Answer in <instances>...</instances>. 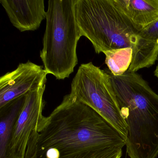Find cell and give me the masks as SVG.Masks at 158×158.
<instances>
[{
	"instance_id": "obj_12",
	"label": "cell",
	"mask_w": 158,
	"mask_h": 158,
	"mask_svg": "<svg viewBox=\"0 0 158 158\" xmlns=\"http://www.w3.org/2000/svg\"><path fill=\"white\" fill-rule=\"evenodd\" d=\"M103 53L106 57L105 64L112 75L119 76L128 71L133 58L132 48L115 49Z\"/></svg>"
},
{
	"instance_id": "obj_11",
	"label": "cell",
	"mask_w": 158,
	"mask_h": 158,
	"mask_svg": "<svg viewBox=\"0 0 158 158\" xmlns=\"http://www.w3.org/2000/svg\"><path fill=\"white\" fill-rule=\"evenodd\" d=\"M26 95L0 108V158H10V147L13 131Z\"/></svg>"
},
{
	"instance_id": "obj_1",
	"label": "cell",
	"mask_w": 158,
	"mask_h": 158,
	"mask_svg": "<svg viewBox=\"0 0 158 158\" xmlns=\"http://www.w3.org/2000/svg\"><path fill=\"white\" fill-rule=\"evenodd\" d=\"M126 138L86 104L66 95L34 130L25 158H69L102 147L126 146Z\"/></svg>"
},
{
	"instance_id": "obj_3",
	"label": "cell",
	"mask_w": 158,
	"mask_h": 158,
	"mask_svg": "<svg viewBox=\"0 0 158 158\" xmlns=\"http://www.w3.org/2000/svg\"><path fill=\"white\" fill-rule=\"evenodd\" d=\"M75 12L82 36L91 42L96 53L127 48L135 51L140 31L113 0H76Z\"/></svg>"
},
{
	"instance_id": "obj_14",
	"label": "cell",
	"mask_w": 158,
	"mask_h": 158,
	"mask_svg": "<svg viewBox=\"0 0 158 158\" xmlns=\"http://www.w3.org/2000/svg\"><path fill=\"white\" fill-rule=\"evenodd\" d=\"M154 75L158 79V64H157V66H156L155 71H154Z\"/></svg>"
},
{
	"instance_id": "obj_7",
	"label": "cell",
	"mask_w": 158,
	"mask_h": 158,
	"mask_svg": "<svg viewBox=\"0 0 158 158\" xmlns=\"http://www.w3.org/2000/svg\"><path fill=\"white\" fill-rule=\"evenodd\" d=\"M48 75L43 66L30 61L0 78V108L46 84Z\"/></svg>"
},
{
	"instance_id": "obj_9",
	"label": "cell",
	"mask_w": 158,
	"mask_h": 158,
	"mask_svg": "<svg viewBox=\"0 0 158 158\" xmlns=\"http://www.w3.org/2000/svg\"><path fill=\"white\" fill-rule=\"evenodd\" d=\"M139 31L158 19V0H113Z\"/></svg>"
},
{
	"instance_id": "obj_6",
	"label": "cell",
	"mask_w": 158,
	"mask_h": 158,
	"mask_svg": "<svg viewBox=\"0 0 158 158\" xmlns=\"http://www.w3.org/2000/svg\"><path fill=\"white\" fill-rule=\"evenodd\" d=\"M46 84L26 95L15 124L10 147V158H25L28 141L34 130L45 119L43 94Z\"/></svg>"
},
{
	"instance_id": "obj_13",
	"label": "cell",
	"mask_w": 158,
	"mask_h": 158,
	"mask_svg": "<svg viewBox=\"0 0 158 158\" xmlns=\"http://www.w3.org/2000/svg\"><path fill=\"white\" fill-rule=\"evenodd\" d=\"M122 153V148L110 146L88 150L69 158H121Z\"/></svg>"
},
{
	"instance_id": "obj_2",
	"label": "cell",
	"mask_w": 158,
	"mask_h": 158,
	"mask_svg": "<svg viewBox=\"0 0 158 158\" xmlns=\"http://www.w3.org/2000/svg\"><path fill=\"white\" fill-rule=\"evenodd\" d=\"M120 113L126 123L127 152L130 158L158 155V95L136 72L110 73Z\"/></svg>"
},
{
	"instance_id": "obj_5",
	"label": "cell",
	"mask_w": 158,
	"mask_h": 158,
	"mask_svg": "<svg viewBox=\"0 0 158 158\" xmlns=\"http://www.w3.org/2000/svg\"><path fill=\"white\" fill-rule=\"evenodd\" d=\"M69 94L95 110L127 138V126L118 108L109 72L92 62L81 64L72 81Z\"/></svg>"
},
{
	"instance_id": "obj_10",
	"label": "cell",
	"mask_w": 158,
	"mask_h": 158,
	"mask_svg": "<svg viewBox=\"0 0 158 158\" xmlns=\"http://www.w3.org/2000/svg\"><path fill=\"white\" fill-rule=\"evenodd\" d=\"M132 64L138 70L148 68L158 60V19L139 33Z\"/></svg>"
},
{
	"instance_id": "obj_4",
	"label": "cell",
	"mask_w": 158,
	"mask_h": 158,
	"mask_svg": "<svg viewBox=\"0 0 158 158\" xmlns=\"http://www.w3.org/2000/svg\"><path fill=\"white\" fill-rule=\"evenodd\" d=\"M76 0H49L40 57L48 74L68 78L78 63L77 48L82 36L76 19Z\"/></svg>"
},
{
	"instance_id": "obj_8",
	"label": "cell",
	"mask_w": 158,
	"mask_h": 158,
	"mask_svg": "<svg viewBox=\"0 0 158 158\" xmlns=\"http://www.w3.org/2000/svg\"><path fill=\"white\" fill-rule=\"evenodd\" d=\"M0 3L20 32L35 31L46 19L44 0H0Z\"/></svg>"
}]
</instances>
